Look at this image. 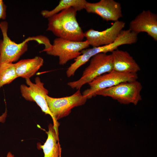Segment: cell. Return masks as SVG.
Instances as JSON below:
<instances>
[{"mask_svg":"<svg viewBox=\"0 0 157 157\" xmlns=\"http://www.w3.org/2000/svg\"><path fill=\"white\" fill-rule=\"evenodd\" d=\"M0 28L3 37L0 40V65L16 62L28 49V42L32 40L31 37L22 42L17 43L12 40L7 34L8 24L6 21L0 22Z\"/></svg>","mask_w":157,"mask_h":157,"instance_id":"6","label":"cell"},{"mask_svg":"<svg viewBox=\"0 0 157 157\" xmlns=\"http://www.w3.org/2000/svg\"><path fill=\"white\" fill-rule=\"evenodd\" d=\"M47 138L43 145L40 147L43 150L44 157H59L61 150L58 142V132L53 125L50 124L47 132Z\"/></svg>","mask_w":157,"mask_h":157,"instance_id":"14","label":"cell"},{"mask_svg":"<svg viewBox=\"0 0 157 157\" xmlns=\"http://www.w3.org/2000/svg\"><path fill=\"white\" fill-rule=\"evenodd\" d=\"M113 70L122 73L137 74L140 68L127 51L118 49L112 52Z\"/></svg>","mask_w":157,"mask_h":157,"instance_id":"12","label":"cell"},{"mask_svg":"<svg viewBox=\"0 0 157 157\" xmlns=\"http://www.w3.org/2000/svg\"><path fill=\"white\" fill-rule=\"evenodd\" d=\"M137 74L122 73L114 70L101 75L89 83L90 88L82 93L88 99L96 96L99 91L109 88L123 82L137 80Z\"/></svg>","mask_w":157,"mask_h":157,"instance_id":"7","label":"cell"},{"mask_svg":"<svg viewBox=\"0 0 157 157\" xmlns=\"http://www.w3.org/2000/svg\"><path fill=\"white\" fill-rule=\"evenodd\" d=\"M6 6L2 0H0V20L4 19L6 16ZM1 23L0 22V27Z\"/></svg>","mask_w":157,"mask_h":157,"instance_id":"17","label":"cell"},{"mask_svg":"<svg viewBox=\"0 0 157 157\" xmlns=\"http://www.w3.org/2000/svg\"><path fill=\"white\" fill-rule=\"evenodd\" d=\"M137 34L145 32L157 41V15L150 10H144L129 24V29Z\"/></svg>","mask_w":157,"mask_h":157,"instance_id":"11","label":"cell"},{"mask_svg":"<svg viewBox=\"0 0 157 157\" xmlns=\"http://www.w3.org/2000/svg\"><path fill=\"white\" fill-rule=\"evenodd\" d=\"M39 43L45 46L41 52H45L48 55L58 57L59 63L61 65L77 58L81 54L82 50L90 46L86 40L76 42L59 38H55L51 44L48 38L43 36L40 38Z\"/></svg>","mask_w":157,"mask_h":157,"instance_id":"2","label":"cell"},{"mask_svg":"<svg viewBox=\"0 0 157 157\" xmlns=\"http://www.w3.org/2000/svg\"><path fill=\"white\" fill-rule=\"evenodd\" d=\"M17 78L14 63H8L0 65V88Z\"/></svg>","mask_w":157,"mask_h":157,"instance_id":"16","label":"cell"},{"mask_svg":"<svg viewBox=\"0 0 157 157\" xmlns=\"http://www.w3.org/2000/svg\"><path fill=\"white\" fill-rule=\"evenodd\" d=\"M44 62L43 58L38 56L19 60L14 63L17 76L25 79H30L43 65Z\"/></svg>","mask_w":157,"mask_h":157,"instance_id":"13","label":"cell"},{"mask_svg":"<svg viewBox=\"0 0 157 157\" xmlns=\"http://www.w3.org/2000/svg\"><path fill=\"white\" fill-rule=\"evenodd\" d=\"M7 116V111L6 110L2 115L0 116V122L3 123L5 121Z\"/></svg>","mask_w":157,"mask_h":157,"instance_id":"18","label":"cell"},{"mask_svg":"<svg viewBox=\"0 0 157 157\" xmlns=\"http://www.w3.org/2000/svg\"><path fill=\"white\" fill-rule=\"evenodd\" d=\"M87 1L85 0H61L58 5L51 10H42L41 14L44 18H48L53 15L65 9L72 8L77 11L84 9Z\"/></svg>","mask_w":157,"mask_h":157,"instance_id":"15","label":"cell"},{"mask_svg":"<svg viewBox=\"0 0 157 157\" xmlns=\"http://www.w3.org/2000/svg\"><path fill=\"white\" fill-rule=\"evenodd\" d=\"M113 70L111 54L99 53L91 58L89 65L85 68L80 78L69 82L67 85L72 88L80 89L85 84L88 83L97 77Z\"/></svg>","mask_w":157,"mask_h":157,"instance_id":"3","label":"cell"},{"mask_svg":"<svg viewBox=\"0 0 157 157\" xmlns=\"http://www.w3.org/2000/svg\"><path fill=\"white\" fill-rule=\"evenodd\" d=\"M6 157H15L14 155L10 152H9L7 155Z\"/></svg>","mask_w":157,"mask_h":157,"instance_id":"19","label":"cell"},{"mask_svg":"<svg viewBox=\"0 0 157 157\" xmlns=\"http://www.w3.org/2000/svg\"><path fill=\"white\" fill-rule=\"evenodd\" d=\"M77 11L70 8L49 18L47 31L51 32L58 38L74 41H83L84 33L77 20Z\"/></svg>","mask_w":157,"mask_h":157,"instance_id":"1","label":"cell"},{"mask_svg":"<svg viewBox=\"0 0 157 157\" xmlns=\"http://www.w3.org/2000/svg\"><path fill=\"white\" fill-rule=\"evenodd\" d=\"M26 81L27 85L22 84L20 87L22 97L26 100L35 102L43 112L49 115L52 118L45 98L49 91L45 88L44 83L41 81L39 77L35 78V83L31 81L29 78L26 79Z\"/></svg>","mask_w":157,"mask_h":157,"instance_id":"8","label":"cell"},{"mask_svg":"<svg viewBox=\"0 0 157 157\" xmlns=\"http://www.w3.org/2000/svg\"><path fill=\"white\" fill-rule=\"evenodd\" d=\"M142 88L141 84L137 80L125 82L99 91L95 95L109 97L122 104L136 105L142 99Z\"/></svg>","mask_w":157,"mask_h":157,"instance_id":"5","label":"cell"},{"mask_svg":"<svg viewBox=\"0 0 157 157\" xmlns=\"http://www.w3.org/2000/svg\"><path fill=\"white\" fill-rule=\"evenodd\" d=\"M125 25L124 22L118 20L106 29L99 31L90 28L84 33V37L90 46L97 47L110 44L117 39Z\"/></svg>","mask_w":157,"mask_h":157,"instance_id":"9","label":"cell"},{"mask_svg":"<svg viewBox=\"0 0 157 157\" xmlns=\"http://www.w3.org/2000/svg\"><path fill=\"white\" fill-rule=\"evenodd\" d=\"M45 98L48 107L52 116L53 125L58 132L59 124L57 120L68 115L73 108L84 104L88 99L83 95L80 89L69 96L56 98L46 95Z\"/></svg>","mask_w":157,"mask_h":157,"instance_id":"4","label":"cell"},{"mask_svg":"<svg viewBox=\"0 0 157 157\" xmlns=\"http://www.w3.org/2000/svg\"><path fill=\"white\" fill-rule=\"evenodd\" d=\"M84 9L87 13L97 15L107 21L115 22L122 16L121 4L114 0H101L94 3L87 2Z\"/></svg>","mask_w":157,"mask_h":157,"instance_id":"10","label":"cell"}]
</instances>
